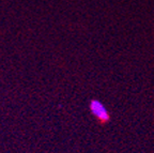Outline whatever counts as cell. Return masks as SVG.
I'll return each mask as SVG.
<instances>
[{"label":"cell","instance_id":"1","mask_svg":"<svg viewBox=\"0 0 154 153\" xmlns=\"http://www.w3.org/2000/svg\"><path fill=\"white\" fill-rule=\"evenodd\" d=\"M90 108H91V111L95 117L99 118L101 121H107L109 120V115L107 109L105 108V106L100 102V101H91V104H90Z\"/></svg>","mask_w":154,"mask_h":153}]
</instances>
